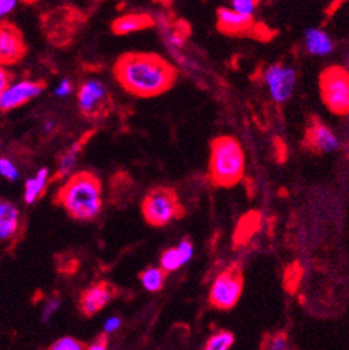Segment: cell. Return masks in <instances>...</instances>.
<instances>
[{
  "label": "cell",
  "mask_w": 349,
  "mask_h": 350,
  "mask_svg": "<svg viewBox=\"0 0 349 350\" xmlns=\"http://www.w3.org/2000/svg\"><path fill=\"white\" fill-rule=\"evenodd\" d=\"M108 347V336L107 334L98 335L90 345H87V349L90 350H105Z\"/></svg>",
  "instance_id": "obj_31"
},
{
  "label": "cell",
  "mask_w": 349,
  "mask_h": 350,
  "mask_svg": "<svg viewBox=\"0 0 349 350\" xmlns=\"http://www.w3.org/2000/svg\"><path fill=\"white\" fill-rule=\"evenodd\" d=\"M114 76L130 95L154 98L168 92L178 79V70L165 57L150 52H130L119 56Z\"/></svg>",
  "instance_id": "obj_1"
},
{
  "label": "cell",
  "mask_w": 349,
  "mask_h": 350,
  "mask_svg": "<svg viewBox=\"0 0 349 350\" xmlns=\"http://www.w3.org/2000/svg\"><path fill=\"white\" fill-rule=\"evenodd\" d=\"M60 304H62V300H60V297L57 295L51 296V297H48L45 300L44 306H42V310H41V320H42V323H49L52 320V317L57 312V310L60 308Z\"/></svg>",
  "instance_id": "obj_22"
},
{
  "label": "cell",
  "mask_w": 349,
  "mask_h": 350,
  "mask_svg": "<svg viewBox=\"0 0 349 350\" xmlns=\"http://www.w3.org/2000/svg\"><path fill=\"white\" fill-rule=\"evenodd\" d=\"M45 84L35 80L12 81L0 95V111L9 112L17 109L44 92Z\"/></svg>",
  "instance_id": "obj_8"
},
{
  "label": "cell",
  "mask_w": 349,
  "mask_h": 350,
  "mask_svg": "<svg viewBox=\"0 0 349 350\" xmlns=\"http://www.w3.org/2000/svg\"><path fill=\"white\" fill-rule=\"evenodd\" d=\"M264 349H270V350H287L289 347L288 345V339L284 334H275V335H270L263 345Z\"/></svg>",
  "instance_id": "obj_26"
},
{
  "label": "cell",
  "mask_w": 349,
  "mask_h": 350,
  "mask_svg": "<svg viewBox=\"0 0 349 350\" xmlns=\"http://www.w3.org/2000/svg\"><path fill=\"white\" fill-rule=\"evenodd\" d=\"M303 144L313 152L330 154L339 148V139L328 126L313 119L306 130Z\"/></svg>",
  "instance_id": "obj_11"
},
{
  "label": "cell",
  "mask_w": 349,
  "mask_h": 350,
  "mask_svg": "<svg viewBox=\"0 0 349 350\" xmlns=\"http://www.w3.org/2000/svg\"><path fill=\"white\" fill-rule=\"evenodd\" d=\"M242 291V273L239 268L232 267L217 276L209 292V303L220 310H231L239 301Z\"/></svg>",
  "instance_id": "obj_7"
},
{
  "label": "cell",
  "mask_w": 349,
  "mask_h": 350,
  "mask_svg": "<svg viewBox=\"0 0 349 350\" xmlns=\"http://www.w3.org/2000/svg\"><path fill=\"white\" fill-rule=\"evenodd\" d=\"M0 176L10 182H17L20 179V172L17 166L9 158L0 157Z\"/></svg>",
  "instance_id": "obj_23"
},
{
  "label": "cell",
  "mask_w": 349,
  "mask_h": 350,
  "mask_svg": "<svg viewBox=\"0 0 349 350\" xmlns=\"http://www.w3.org/2000/svg\"><path fill=\"white\" fill-rule=\"evenodd\" d=\"M114 299V289L107 282H98L86 289L80 296V310L87 317L95 316Z\"/></svg>",
  "instance_id": "obj_12"
},
{
  "label": "cell",
  "mask_w": 349,
  "mask_h": 350,
  "mask_svg": "<svg viewBox=\"0 0 349 350\" xmlns=\"http://www.w3.org/2000/svg\"><path fill=\"white\" fill-rule=\"evenodd\" d=\"M264 84L267 85L268 94L275 103L288 102L295 91L298 75L292 66L284 63L270 64L263 75Z\"/></svg>",
  "instance_id": "obj_6"
},
{
  "label": "cell",
  "mask_w": 349,
  "mask_h": 350,
  "mask_svg": "<svg viewBox=\"0 0 349 350\" xmlns=\"http://www.w3.org/2000/svg\"><path fill=\"white\" fill-rule=\"evenodd\" d=\"M122 325V320L119 317H109L103 323V334H114L116 332Z\"/></svg>",
  "instance_id": "obj_30"
},
{
  "label": "cell",
  "mask_w": 349,
  "mask_h": 350,
  "mask_svg": "<svg viewBox=\"0 0 349 350\" xmlns=\"http://www.w3.org/2000/svg\"><path fill=\"white\" fill-rule=\"evenodd\" d=\"M235 342V336L228 331H220L209 338L205 343L207 350H228Z\"/></svg>",
  "instance_id": "obj_21"
},
{
  "label": "cell",
  "mask_w": 349,
  "mask_h": 350,
  "mask_svg": "<svg viewBox=\"0 0 349 350\" xmlns=\"http://www.w3.org/2000/svg\"><path fill=\"white\" fill-rule=\"evenodd\" d=\"M18 0H0V20H5L17 6Z\"/></svg>",
  "instance_id": "obj_29"
},
{
  "label": "cell",
  "mask_w": 349,
  "mask_h": 350,
  "mask_svg": "<svg viewBox=\"0 0 349 350\" xmlns=\"http://www.w3.org/2000/svg\"><path fill=\"white\" fill-rule=\"evenodd\" d=\"M303 44L309 55L318 56V57H324L331 55L335 46L328 32L318 27H310L305 31Z\"/></svg>",
  "instance_id": "obj_13"
},
{
  "label": "cell",
  "mask_w": 349,
  "mask_h": 350,
  "mask_svg": "<svg viewBox=\"0 0 349 350\" xmlns=\"http://www.w3.org/2000/svg\"><path fill=\"white\" fill-rule=\"evenodd\" d=\"M81 150V144L76 143L72 147H70L62 157L59 161V166H57V172H56V179H63V178H68L72 174L76 162H77V157L80 154Z\"/></svg>",
  "instance_id": "obj_19"
},
{
  "label": "cell",
  "mask_w": 349,
  "mask_h": 350,
  "mask_svg": "<svg viewBox=\"0 0 349 350\" xmlns=\"http://www.w3.org/2000/svg\"><path fill=\"white\" fill-rule=\"evenodd\" d=\"M21 2H24V3H27V5H32V3L40 2V0H21Z\"/></svg>",
  "instance_id": "obj_34"
},
{
  "label": "cell",
  "mask_w": 349,
  "mask_h": 350,
  "mask_svg": "<svg viewBox=\"0 0 349 350\" xmlns=\"http://www.w3.org/2000/svg\"><path fill=\"white\" fill-rule=\"evenodd\" d=\"M217 23L220 31L229 35L244 33L253 25V17L243 16L232 8H220L217 12Z\"/></svg>",
  "instance_id": "obj_14"
},
{
  "label": "cell",
  "mask_w": 349,
  "mask_h": 350,
  "mask_svg": "<svg viewBox=\"0 0 349 350\" xmlns=\"http://www.w3.org/2000/svg\"><path fill=\"white\" fill-rule=\"evenodd\" d=\"M182 260L185 264H188L192 258H193V254H194V247H193V243L189 240V239H183L178 246H177Z\"/></svg>",
  "instance_id": "obj_27"
},
{
  "label": "cell",
  "mask_w": 349,
  "mask_h": 350,
  "mask_svg": "<svg viewBox=\"0 0 349 350\" xmlns=\"http://www.w3.org/2000/svg\"><path fill=\"white\" fill-rule=\"evenodd\" d=\"M44 130H45L47 133L53 131V130H55V122H52V120H47V122L44 123Z\"/></svg>",
  "instance_id": "obj_33"
},
{
  "label": "cell",
  "mask_w": 349,
  "mask_h": 350,
  "mask_svg": "<svg viewBox=\"0 0 349 350\" xmlns=\"http://www.w3.org/2000/svg\"><path fill=\"white\" fill-rule=\"evenodd\" d=\"M52 350H83L87 349V346H84L80 340H77L76 338L72 336H63L56 339L52 346Z\"/></svg>",
  "instance_id": "obj_24"
},
{
  "label": "cell",
  "mask_w": 349,
  "mask_h": 350,
  "mask_svg": "<svg viewBox=\"0 0 349 350\" xmlns=\"http://www.w3.org/2000/svg\"><path fill=\"white\" fill-rule=\"evenodd\" d=\"M320 94L335 115H349V73L338 66L327 67L320 76Z\"/></svg>",
  "instance_id": "obj_4"
},
{
  "label": "cell",
  "mask_w": 349,
  "mask_h": 350,
  "mask_svg": "<svg viewBox=\"0 0 349 350\" xmlns=\"http://www.w3.org/2000/svg\"><path fill=\"white\" fill-rule=\"evenodd\" d=\"M72 92H73V84H72V81L67 80V79L60 80L57 83L56 88H55V95L59 96V98H66Z\"/></svg>",
  "instance_id": "obj_28"
},
{
  "label": "cell",
  "mask_w": 349,
  "mask_h": 350,
  "mask_svg": "<svg viewBox=\"0 0 349 350\" xmlns=\"http://www.w3.org/2000/svg\"><path fill=\"white\" fill-rule=\"evenodd\" d=\"M56 204L77 221H91L102 209V183L90 172L70 174L55 196Z\"/></svg>",
  "instance_id": "obj_2"
},
{
  "label": "cell",
  "mask_w": 349,
  "mask_h": 350,
  "mask_svg": "<svg viewBox=\"0 0 349 350\" xmlns=\"http://www.w3.org/2000/svg\"><path fill=\"white\" fill-rule=\"evenodd\" d=\"M77 103L86 116L99 115L109 103L107 85L96 79L86 80L77 91Z\"/></svg>",
  "instance_id": "obj_10"
},
{
  "label": "cell",
  "mask_w": 349,
  "mask_h": 350,
  "mask_svg": "<svg viewBox=\"0 0 349 350\" xmlns=\"http://www.w3.org/2000/svg\"><path fill=\"white\" fill-rule=\"evenodd\" d=\"M244 152L236 138L231 135L217 137L211 143L209 154V176L214 185L232 187L244 174Z\"/></svg>",
  "instance_id": "obj_3"
},
{
  "label": "cell",
  "mask_w": 349,
  "mask_h": 350,
  "mask_svg": "<svg viewBox=\"0 0 349 350\" xmlns=\"http://www.w3.org/2000/svg\"><path fill=\"white\" fill-rule=\"evenodd\" d=\"M49 182V170L47 167L40 169L32 178L27 179L24 185V200L27 204L37 202L45 193Z\"/></svg>",
  "instance_id": "obj_17"
},
{
  "label": "cell",
  "mask_w": 349,
  "mask_h": 350,
  "mask_svg": "<svg viewBox=\"0 0 349 350\" xmlns=\"http://www.w3.org/2000/svg\"><path fill=\"white\" fill-rule=\"evenodd\" d=\"M27 46L21 31L12 23L0 20V64H17L25 56Z\"/></svg>",
  "instance_id": "obj_9"
},
{
  "label": "cell",
  "mask_w": 349,
  "mask_h": 350,
  "mask_svg": "<svg viewBox=\"0 0 349 350\" xmlns=\"http://www.w3.org/2000/svg\"><path fill=\"white\" fill-rule=\"evenodd\" d=\"M231 8L248 17H253L257 9V0H231Z\"/></svg>",
  "instance_id": "obj_25"
},
{
  "label": "cell",
  "mask_w": 349,
  "mask_h": 350,
  "mask_svg": "<svg viewBox=\"0 0 349 350\" xmlns=\"http://www.w3.org/2000/svg\"><path fill=\"white\" fill-rule=\"evenodd\" d=\"M155 25V18L148 13H126L112 23V31L116 35H129Z\"/></svg>",
  "instance_id": "obj_15"
},
{
  "label": "cell",
  "mask_w": 349,
  "mask_h": 350,
  "mask_svg": "<svg viewBox=\"0 0 349 350\" xmlns=\"http://www.w3.org/2000/svg\"><path fill=\"white\" fill-rule=\"evenodd\" d=\"M166 279V272L161 267H150L140 273V282L147 292H159Z\"/></svg>",
  "instance_id": "obj_18"
},
{
  "label": "cell",
  "mask_w": 349,
  "mask_h": 350,
  "mask_svg": "<svg viewBox=\"0 0 349 350\" xmlns=\"http://www.w3.org/2000/svg\"><path fill=\"white\" fill-rule=\"evenodd\" d=\"M20 230L18 208L8 201L0 200V241L13 240Z\"/></svg>",
  "instance_id": "obj_16"
},
{
  "label": "cell",
  "mask_w": 349,
  "mask_h": 350,
  "mask_svg": "<svg viewBox=\"0 0 349 350\" xmlns=\"http://www.w3.org/2000/svg\"><path fill=\"white\" fill-rule=\"evenodd\" d=\"M142 213L147 224L165 226L182 215V205L178 194L172 189L159 187L146 196L142 204Z\"/></svg>",
  "instance_id": "obj_5"
},
{
  "label": "cell",
  "mask_w": 349,
  "mask_h": 350,
  "mask_svg": "<svg viewBox=\"0 0 349 350\" xmlns=\"http://www.w3.org/2000/svg\"><path fill=\"white\" fill-rule=\"evenodd\" d=\"M185 265L179 252L177 247L173 249H168L166 252H164V254L161 256L159 260V267L166 272H173V271H178L179 268H182Z\"/></svg>",
  "instance_id": "obj_20"
},
{
  "label": "cell",
  "mask_w": 349,
  "mask_h": 350,
  "mask_svg": "<svg viewBox=\"0 0 349 350\" xmlns=\"http://www.w3.org/2000/svg\"><path fill=\"white\" fill-rule=\"evenodd\" d=\"M12 83V75L9 70L0 64V95L6 90V87Z\"/></svg>",
  "instance_id": "obj_32"
}]
</instances>
